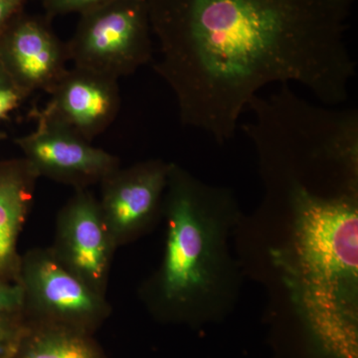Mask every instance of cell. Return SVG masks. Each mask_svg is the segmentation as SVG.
<instances>
[{
    "label": "cell",
    "mask_w": 358,
    "mask_h": 358,
    "mask_svg": "<svg viewBox=\"0 0 358 358\" xmlns=\"http://www.w3.org/2000/svg\"><path fill=\"white\" fill-rule=\"evenodd\" d=\"M355 1L148 0L155 71L181 124L223 145L272 84L300 85L327 106L345 103L357 74L346 44Z\"/></svg>",
    "instance_id": "obj_1"
},
{
    "label": "cell",
    "mask_w": 358,
    "mask_h": 358,
    "mask_svg": "<svg viewBox=\"0 0 358 358\" xmlns=\"http://www.w3.org/2000/svg\"><path fill=\"white\" fill-rule=\"evenodd\" d=\"M162 218L164 256L141 285V301L164 324L199 327L224 319L241 287L229 246L242 219L234 193L171 162Z\"/></svg>",
    "instance_id": "obj_2"
},
{
    "label": "cell",
    "mask_w": 358,
    "mask_h": 358,
    "mask_svg": "<svg viewBox=\"0 0 358 358\" xmlns=\"http://www.w3.org/2000/svg\"><path fill=\"white\" fill-rule=\"evenodd\" d=\"M282 190L293 224L274 263L294 310L324 355L357 358L358 192L331 196L296 183Z\"/></svg>",
    "instance_id": "obj_3"
},
{
    "label": "cell",
    "mask_w": 358,
    "mask_h": 358,
    "mask_svg": "<svg viewBox=\"0 0 358 358\" xmlns=\"http://www.w3.org/2000/svg\"><path fill=\"white\" fill-rule=\"evenodd\" d=\"M248 110L254 120L243 129L270 183L331 196L358 192L357 110L313 105L289 85L254 96Z\"/></svg>",
    "instance_id": "obj_4"
},
{
    "label": "cell",
    "mask_w": 358,
    "mask_h": 358,
    "mask_svg": "<svg viewBox=\"0 0 358 358\" xmlns=\"http://www.w3.org/2000/svg\"><path fill=\"white\" fill-rule=\"evenodd\" d=\"M79 15L67 42L76 67L119 80L152 61L154 35L148 0H114Z\"/></svg>",
    "instance_id": "obj_5"
},
{
    "label": "cell",
    "mask_w": 358,
    "mask_h": 358,
    "mask_svg": "<svg viewBox=\"0 0 358 358\" xmlns=\"http://www.w3.org/2000/svg\"><path fill=\"white\" fill-rule=\"evenodd\" d=\"M18 285L27 324H55L95 334L112 313L107 296L63 267L49 247L21 255Z\"/></svg>",
    "instance_id": "obj_6"
},
{
    "label": "cell",
    "mask_w": 358,
    "mask_h": 358,
    "mask_svg": "<svg viewBox=\"0 0 358 358\" xmlns=\"http://www.w3.org/2000/svg\"><path fill=\"white\" fill-rule=\"evenodd\" d=\"M32 117L36 128L16 143L39 178L89 189L121 166L119 157L94 147L46 110H33Z\"/></svg>",
    "instance_id": "obj_7"
},
{
    "label": "cell",
    "mask_w": 358,
    "mask_h": 358,
    "mask_svg": "<svg viewBox=\"0 0 358 358\" xmlns=\"http://www.w3.org/2000/svg\"><path fill=\"white\" fill-rule=\"evenodd\" d=\"M49 248L63 267L96 293L107 296L117 247L91 190H75L60 209Z\"/></svg>",
    "instance_id": "obj_8"
},
{
    "label": "cell",
    "mask_w": 358,
    "mask_h": 358,
    "mask_svg": "<svg viewBox=\"0 0 358 358\" xmlns=\"http://www.w3.org/2000/svg\"><path fill=\"white\" fill-rule=\"evenodd\" d=\"M171 162L148 159L120 166L103 179L98 199L117 248L150 232L162 216Z\"/></svg>",
    "instance_id": "obj_9"
},
{
    "label": "cell",
    "mask_w": 358,
    "mask_h": 358,
    "mask_svg": "<svg viewBox=\"0 0 358 358\" xmlns=\"http://www.w3.org/2000/svg\"><path fill=\"white\" fill-rule=\"evenodd\" d=\"M50 21L46 15L23 11L0 34V63L27 96L35 91L50 93L68 70L67 43L56 35Z\"/></svg>",
    "instance_id": "obj_10"
},
{
    "label": "cell",
    "mask_w": 358,
    "mask_h": 358,
    "mask_svg": "<svg viewBox=\"0 0 358 358\" xmlns=\"http://www.w3.org/2000/svg\"><path fill=\"white\" fill-rule=\"evenodd\" d=\"M49 95L44 109L90 141L109 128L121 109L117 79L76 66Z\"/></svg>",
    "instance_id": "obj_11"
},
{
    "label": "cell",
    "mask_w": 358,
    "mask_h": 358,
    "mask_svg": "<svg viewBox=\"0 0 358 358\" xmlns=\"http://www.w3.org/2000/svg\"><path fill=\"white\" fill-rule=\"evenodd\" d=\"M38 174L22 159L0 160V280L18 284V241L34 203Z\"/></svg>",
    "instance_id": "obj_12"
},
{
    "label": "cell",
    "mask_w": 358,
    "mask_h": 358,
    "mask_svg": "<svg viewBox=\"0 0 358 358\" xmlns=\"http://www.w3.org/2000/svg\"><path fill=\"white\" fill-rule=\"evenodd\" d=\"M13 358H107L94 334L55 324H27Z\"/></svg>",
    "instance_id": "obj_13"
},
{
    "label": "cell",
    "mask_w": 358,
    "mask_h": 358,
    "mask_svg": "<svg viewBox=\"0 0 358 358\" xmlns=\"http://www.w3.org/2000/svg\"><path fill=\"white\" fill-rule=\"evenodd\" d=\"M26 329L22 313L0 312V358H13Z\"/></svg>",
    "instance_id": "obj_14"
},
{
    "label": "cell",
    "mask_w": 358,
    "mask_h": 358,
    "mask_svg": "<svg viewBox=\"0 0 358 358\" xmlns=\"http://www.w3.org/2000/svg\"><path fill=\"white\" fill-rule=\"evenodd\" d=\"M114 0H41L47 17H57L71 13H81L91 7L107 3Z\"/></svg>",
    "instance_id": "obj_15"
},
{
    "label": "cell",
    "mask_w": 358,
    "mask_h": 358,
    "mask_svg": "<svg viewBox=\"0 0 358 358\" xmlns=\"http://www.w3.org/2000/svg\"><path fill=\"white\" fill-rule=\"evenodd\" d=\"M21 310L22 289L20 285L0 280V312L18 313Z\"/></svg>",
    "instance_id": "obj_16"
},
{
    "label": "cell",
    "mask_w": 358,
    "mask_h": 358,
    "mask_svg": "<svg viewBox=\"0 0 358 358\" xmlns=\"http://www.w3.org/2000/svg\"><path fill=\"white\" fill-rule=\"evenodd\" d=\"M27 95L15 85L0 87V120L6 119L9 113L20 107Z\"/></svg>",
    "instance_id": "obj_17"
},
{
    "label": "cell",
    "mask_w": 358,
    "mask_h": 358,
    "mask_svg": "<svg viewBox=\"0 0 358 358\" xmlns=\"http://www.w3.org/2000/svg\"><path fill=\"white\" fill-rule=\"evenodd\" d=\"M30 0H0V34L11 21L24 10Z\"/></svg>",
    "instance_id": "obj_18"
},
{
    "label": "cell",
    "mask_w": 358,
    "mask_h": 358,
    "mask_svg": "<svg viewBox=\"0 0 358 358\" xmlns=\"http://www.w3.org/2000/svg\"><path fill=\"white\" fill-rule=\"evenodd\" d=\"M7 85H14L11 81L10 77L7 74L3 66L0 63V87L7 86Z\"/></svg>",
    "instance_id": "obj_19"
},
{
    "label": "cell",
    "mask_w": 358,
    "mask_h": 358,
    "mask_svg": "<svg viewBox=\"0 0 358 358\" xmlns=\"http://www.w3.org/2000/svg\"><path fill=\"white\" fill-rule=\"evenodd\" d=\"M6 134L0 133V140H3V138H6Z\"/></svg>",
    "instance_id": "obj_20"
}]
</instances>
